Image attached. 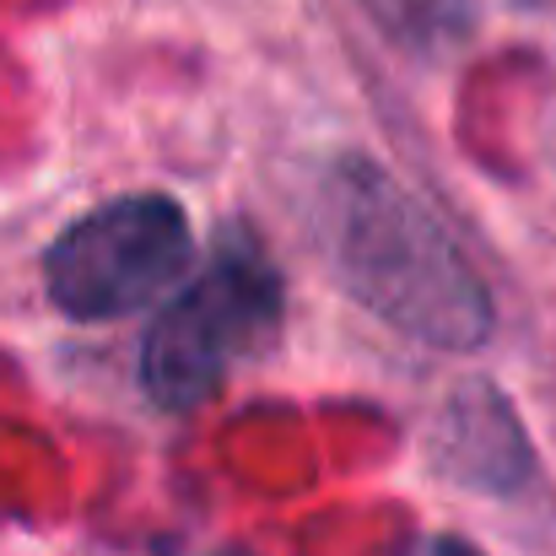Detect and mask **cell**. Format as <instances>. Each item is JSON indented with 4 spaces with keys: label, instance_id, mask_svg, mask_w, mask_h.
Listing matches in <instances>:
<instances>
[{
    "label": "cell",
    "instance_id": "1",
    "mask_svg": "<svg viewBox=\"0 0 556 556\" xmlns=\"http://www.w3.org/2000/svg\"><path fill=\"white\" fill-rule=\"evenodd\" d=\"M330 249L352 298L405 336L470 352L492 336V298L438 216L372 163H346L330 189Z\"/></svg>",
    "mask_w": 556,
    "mask_h": 556
},
{
    "label": "cell",
    "instance_id": "2",
    "mask_svg": "<svg viewBox=\"0 0 556 556\" xmlns=\"http://www.w3.org/2000/svg\"><path fill=\"white\" fill-rule=\"evenodd\" d=\"M281 325V276L254 243H222L216 260L157 314L141 378L163 410H194L211 400L238 363L270 346Z\"/></svg>",
    "mask_w": 556,
    "mask_h": 556
},
{
    "label": "cell",
    "instance_id": "3",
    "mask_svg": "<svg viewBox=\"0 0 556 556\" xmlns=\"http://www.w3.org/2000/svg\"><path fill=\"white\" fill-rule=\"evenodd\" d=\"M194 238L168 194H125L65 227L43 260L49 298L71 319H125L179 287Z\"/></svg>",
    "mask_w": 556,
    "mask_h": 556
},
{
    "label": "cell",
    "instance_id": "4",
    "mask_svg": "<svg viewBox=\"0 0 556 556\" xmlns=\"http://www.w3.org/2000/svg\"><path fill=\"white\" fill-rule=\"evenodd\" d=\"M368 11L416 49H438L470 27V0H368Z\"/></svg>",
    "mask_w": 556,
    "mask_h": 556
},
{
    "label": "cell",
    "instance_id": "5",
    "mask_svg": "<svg viewBox=\"0 0 556 556\" xmlns=\"http://www.w3.org/2000/svg\"><path fill=\"white\" fill-rule=\"evenodd\" d=\"M416 556H476V552H470L465 541H427Z\"/></svg>",
    "mask_w": 556,
    "mask_h": 556
}]
</instances>
